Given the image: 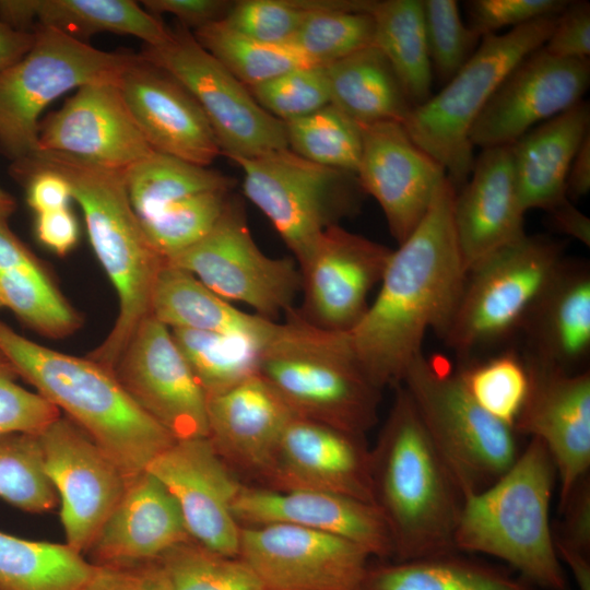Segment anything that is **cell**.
<instances>
[{
    "label": "cell",
    "instance_id": "52a82bcc",
    "mask_svg": "<svg viewBox=\"0 0 590 590\" xmlns=\"http://www.w3.org/2000/svg\"><path fill=\"white\" fill-rule=\"evenodd\" d=\"M557 15L538 19L503 34H488L462 68L435 95L411 109L403 126L446 170L456 190L474 165L471 129L505 76L542 47Z\"/></svg>",
    "mask_w": 590,
    "mask_h": 590
},
{
    "label": "cell",
    "instance_id": "5bb4252c",
    "mask_svg": "<svg viewBox=\"0 0 590 590\" xmlns=\"http://www.w3.org/2000/svg\"><path fill=\"white\" fill-rule=\"evenodd\" d=\"M238 557L263 590H358L370 555L333 534L268 523L241 527Z\"/></svg>",
    "mask_w": 590,
    "mask_h": 590
},
{
    "label": "cell",
    "instance_id": "d4e9b609",
    "mask_svg": "<svg viewBox=\"0 0 590 590\" xmlns=\"http://www.w3.org/2000/svg\"><path fill=\"white\" fill-rule=\"evenodd\" d=\"M233 512L240 527L294 524L349 540L370 557H393L392 541L378 508L353 497L324 492L274 491L243 483Z\"/></svg>",
    "mask_w": 590,
    "mask_h": 590
},
{
    "label": "cell",
    "instance_id": "c3c4849f",
    "mask_svg": "<svg viewBox=\"0 0 590 590\" xmlns=\"http://www.w3.org/2000/svg\"><path fill=\"white\" fill-rule=\"evenodd\" d=\"M247 87L256 102L282 122L307 116L330 104L324 66L297 68Z\"/></svg>",
    "mask_w": 590,
    "mask_h": 590
},
{
    "label": "cell",
    "instance_id": "f6af8a7d",
    "mask_svg": "<svg viewBox=\"0 0 590 590\" xmlns=\"http://www.w3.org/2000/svg\"><path fill=\"white\" fill-rule=\"evenodd\" d=\"M457 373L468 392L484 411L514 427L529 387L524 359L506 352L471 364Z\"/></svg>",
    "mask_w": 590,
    "mask_h": 590
},
{
    "label": "cell",
    "instance_id": "277c9868",
    "mask_svg": "<svg viewBox=\"0 0 590 590\" xmlns=\"http://www.w3.org/2000/svg\"><path fill=\"white\" fill-rule=\"evenodd\" d=\"M0 352L116 462L128 482L176 440L130 398L113 370L90 357L46 347L1 320Z\"/></svg>",
    "mask_w": 590,
    "mask_h": 590
},
{
    "label": "cell",
    "instance_id": "91938a15",
    "mask_svg": "<svg viewBox=\"0 0 590 590\" xmlns=\"http://www.w3.org/2000/svg\"><path fill=\"white\" fill-rule=\"evenodd\" d=\"M553 226L563 234L590 245V220L569 200L548 211Z\"/></svg>",
    "mask_w": 590,
    "mask_h": 590
},
{
    "label": "cell",
    "instance_id": "9c48e42d",
    "mask_svg": "<svg viewBox=\"0 0 590 590\" xmlns=\"http://www.w3.org/2000/svg\"><path fill=\"white\" fill-rule=\"evenodd\" d=\"M400 385L463 496L487 487L517 459V432L484 411L458 373L422 352Z\"/></svg>",
    "mask_w": 590,
    "mask_h": 590
},
{
    "label": "cell",
    "instance_id": "836d02e7",
    "mask_svg": "<svg viewBox=\"0 0 590 590\" xmlns=\"http://www.w3.org/2000/svg\"><path fill=\"white\" fill-rule=\"evenodd\" d=\"M369 13L374 46L393 69L412 108L422 105L433 95L423 0L373 1Z\"/></svg>",
    "mask_w": 590,
    "mask_h": 590
},
{
    "label": "cell",
    "instance_id": "7402d4cb",
    "mask_svg": "<svg viewBox=\"0 0 590 590\" xmlns=\"http://www.w3.org/2000/svg\"><path fill=\"white\" fill-rule=\"evenodd\" d=\"M529 387L514 425L517 434L540 440L559 481V503L589 475L590 374L524 359Z\"/></svg>",
    "mask_w": 590,
    "mask_h": 590
},
{
    "label": "cell",
    "instance_id": "7c38bea8",
    "mask_svg": "<svg viewBox=\"0 0 590 590\" xmlns=\"http://www.w3.org/2000/svg\"><path fill=\"white\" fill-rule=\"evenodd\" d=\"M165 263L189 272L222 298L243 303L271 320L294 308L300 292L296 260L267 256L258 247L244 208L233 196L210 232Z\"/></svg>",
    "mask_w": 590,
    "mask_h": 590
},
{
    "label": "cell",
    "instance_id": "ac0fdd59",
    "mask_svg": "<svg viewBox=\"0 0 590 590\" xmlns=\"http://www.w3.org/2000/svg\"><path fill=\"white\" fill-rule=\"evenodd\" d=\"M589 83V59L558 58L540 47L496 88L471 129L472 145L512 144L534 126L583 101Z\"/></svg>",
    "mask_w": 590,
    "mask_h": 590
},
{
    "label": "cell",
    "instance_id": "9f6ffc18",
    "mask_svg": "<svg viewBox=\"0 0 590 590\" xmlns=\"http://www.w3.org/2000/svg\"><path fill=\"white\" fill-rule=\"evenodd\" d=\"M12 175L24 182L27 204L36 214L69 208L72 199L70 185L57 172L34 168Z\"/></svg>",
    "mask_w": 590,
    "mask_h": 590
},
{
    "label": "cell",
    "instance_id": "f1b7e54d",
    "mask_svg": "<svg viewBox=\"0 0 590 590\" xmlns=\"http://www.w3.org/2000/svg\"><path fill=\"white\" fill-rule=\"evenodd\" d=\"M589 132L590 107L581 101L510 144L518 197L524 212L532 209L548 212L568 200V170Z\"/></svg>",
    "mask_w": 590,
    "mask_h": 590
},
{
    "label": "cell",
    "instance_id": "e7e4bbea",
    "mask_svg": "<svg viewBox=\"0 0 590 590\" xmlns=\"http://www.w3.org/2000/svg\"><path fill=\"white\" fill-rule=\"evenodd\" d=\"M15 209L16 202L13 196L0 187V222H7Z\"/></svg>",
    "mask_w": 590,
    "mask_h": 590
},
{
    "label": "cell",
    "instance_id": "7dc6e473",
    "mask_svg": "<svg viewBox=\"0 0 590 590\" xmlns=\"http://www.w3.org/2000/svg\"><path fill=\"white\" fill-rule=\"evenodd\" d=\"M432 69L447 83L476 50L481 36L461 19L455 0H423Z\"/></svg>",
    "mask_w": 590,
    "mask_h": 590
},
{
    "label": "cell",
    "instance_id": "3957f363",
    "mask_svg": "<svg viewBox=\"0 0 590 590\" xmlns=\"http://www.w3.org/2000/svg\"><path fill=\"white\" fill-rule=\"evenodd\" d=\"M45 168L70 185L93 250L118 297V315L107 338L87 357L113 370L139 323L150 314L165 259L155 249L128 198L125 172L37 151L10 172Z\"/></svg>",
    "mask_w": 590,
    "mask_h": 590
},
{
    "label": "cell",
    "instance_id": "9a60e30c",
    "mask_svg": "<svg viewBox=\"0 0 590 590\" xmlns=\"http://www.w3.org/2000/svg\"><path fill=\"white\" fill-rule=\"evenodd\" d=\"M113 371L130 398L176 440L208 437V397L170 329L152 314L139 323Z\"/></svg>",
    "mask_w": 590,
    "mask_h": 590
},
{
    "label": "cell",
    "instance_id": "4dcf8cb0",
    "mask_svg": "<svg viewBox=\"0 0 590 590\" xmlns=\"http://www.w3.org/2000/svg\"><path fill=\"white\" fill-rule=\"evenodd\" d=\"M151 311L168 328L238 337L260 347L278 326L274 320L240 310L189 272L166 263L155 283Z\"/></svg>",
    "mask_w": 590,
    "mask_h": 590
},
{
    "label": "cell",
    "instance_id": "db71d44e",
    "mask_svg": "<svg viewBox=\"0 0 590 590\" xmlns=\"http://www.w3.org/2000/svg\"><path fill=\"white\" fill-rule=\"evenodd\" d=\"M542 47L558 58L589 59L590 3L585 0L569 1L557 15L554 28Z\"/></svg>",
    "mask_w": 590,
    "mask_h": 590
},
{
    "label": "cell",
    "instance_id": "1f68e13d",
    "mask_svg": "<svg viewBox=\"0 0 590 590\" xmlns=\"http://www.w3.org/2000/svg\"><path fill=\"white\" fill-rule=\"evenodd\" d=\"M330 104L361 127L405 120L412 109L393 69L370 45L324 66Z\"/></svg>",
    "mask_w": 590,
    "mask_h": 590
},
{
    "label": "cell",
    "instance_id": "ffe728a7",
    "mask_svg": "<svg viewBox=\"0 0 590 590\" xmlns=\"http://www.w3.org/2000/svg\"><path fill=\"white\" fill-rule=\"evenodd\" d=\"M37 151L120 172L154 152L115 82L76 88L57 111L42 119Z\"/></svg>",
    "mask_w": 590,
    "mask_h": 590
},
{
    "label": "cell",
    "instance_id": "603a6c76",
    "mask_svg": "<svg viewBox=\"0 0 590 590\" xmlns=\"http://www.w3.org/2000/svg\"><path fill=\"white\" fill-rule=\"evenodd\" d=\"M260 486L332 493L374 504L370 448L365 436L294 416Z\"/></svg>",
    "mask_w": 590,
    "mask_h": 590
},
{
    "label": "cell",
    "instance_id": "8fae6325",
    "mask_svg": "<svg viewBox=\"0 0 590 590\" xmlns=\"http://www.w3.org/2000/svg\"><path fill=\"white\" fill-rule=\"evenodd\" d=\"M229 160L243 172L244 194L297 263L328 227L356 211L364 193L355 174L312 163L288 148Z\"/></svg>",
    "mask_w": 590,
    "mask_h": 590
},
{
    "label": "cell",
    "instance_id": "44dd1931",
    "mask_svg": "<svg viewBox=\"0 0 590 590\" xmlns=\"http://www.w3.org/2000/svg\"><path fill=\"white\" fill-rule=\"evenodd\" d=\"M362 132L356 177L364 193L378 202L399 245L422 221L447 174L402 122H376Z\"/></svg>",
    "mask_w": 590,
    "mask_h": 590
},
{
    "label": "cell",
    "instance_id": "681fc988",
    "mask_svg": "<svg viewBox=\"0 0 590 590\" xmlns=\"http://www.w3.org/2000/svg\"><path fill=\"white\" fill-rule=\"evenodd\" d=\"M320 0L234 1L223 22L234 31L269 44H291Z\"/></svg>",
    "mask_w": 590,
    "mask_h": 590
},
{
    "label": "cell",
    "instance_id": "4316f807",
    "mask_svg": "<svg viewBox=\"0 0 590 590\" xmlns=\"http://www.w3.org/2000/svg\"><path fill=\"white\" fill-rule=\"evenodd\" d=\"M512 168L511 146L482 149L456 190L453 222L465 270L527 236Z\"/></svg>",
    "mask_w": 590,
    "mask_h": 590
},
{
    "label": "cell",
    "instance_id": "e0dca14e",
    "mask_svg": "<svg viewBox=\"0 0 590 590\" xmlns=\"http://www.w3.org/2000/svg\"><path fill=\"white\" fill-rule=\"evenodd\" d=\"M391 251L339 224L328 227L297 263L304 298L296 309L320 328L350 331L364 316Z\"/></svg>",
    "mask_w": 590,
    "mask_h": 590
},
{
    "label": "cell",
    "instance_id": "8992f818",
    "mask_svg": "<svg viewBox=\"0 0 590 590\" xmlns=\"http://www.w3.org/2000/svg\"><path fill=\"white\" fill-rule=\"evenodd\" d=\"M258 374L295 416L365 436L380 391L363 370L347 332L320 328L294 307L261 347Z\"/></svg>",
    "mask_w": 590,
    "mask_h": 590
},
{
    "label": "cell",
    "instance_id": "60d3db41",
    "mask_svg": "<svg viewBox=\"0 0 590 590\" xmlns=\"http://www.w3.org/2000/svg\"><path fill=\"white\" fill-rule=\"evenodd\" d=\"M169 329L206 397L258 374L261 347L255 342L200 330Z\"/></svg>",
    "mask_w": 590,
    "mask_h": 590
},
{
    "label": "cell",
    "instance_id": "f907efd6",
    "mask_svg": "<svg viewBox=\"0 0 590 590\" xmlns=\"http://www.w3.org/2000/svg\"><path fill=\"white\" fill-rule=\"evenodd\" d=\"M562 523L554 534L560 562L568 565L579 590H590V479L580 480L559 503Z\"/></svg>",
    "mask_w": 590,
    "mask_h": 590
},
{
    "label": "cell",
    "instance_id": "6125c7cd",
    "mask_svg": "<svg viewBox=\"0 0 590 590\" xmlns=\"http://www.w3.org/2000/svg\"><path fill=\"white\" fill-rule=\"evenodd\" d=\"M33 42V31H15L0 21V71L21 59Z\"/></svg>",
    "mask_w": 590,
    "mask_h": 590
},
{
    "label": "cell",
    "instance_id": "83f0119b",
    "mask_svg": "<svg viewBox=\"0 0 590 590\" xmlns=\"http://www.w3.org/2000/svg\"><path fill=\"white\" fill-rule=\"evenodd\" d=\"M189 540L176 499L144 470L127 483L84 557L95 566L139 564Z\"/></svg>",
    "mask_w": 590,
    "mask_h": 590
},
{
    "label": "cell",
    "instance_id": "74e56055",
    "mask_svg": "<svg viewBox=\"0 0 590 590\" xmlns=\"http://www.w3.org/2000/svg\"><path fill=\"white\" fill-rule=\"evenodd\" d=\"M0 308L51 339L72 334L82 322L38 260L0 269Z\"/></svg>",
    "mask_w": 590,
    "mask_h": 590
},
{
    "label": "cell",
    "instance_id": "6f0895ef",
    "mask_svg": "<svg viewBox=\"0 0 590 590\" xmlns=\"http://www.w3.org/2000/svg\"><path fill=\"white\" fill-rule=\"evenodd\" d=\"M141 3L151 14H170L179 25L194 31L222 21L233 5L225 0H144Z\"/></svg>",
    "mask_w": 590,
    "mask_h": 590
},
{
    "label": "cell",
    "instance_id": "be15d7a7",
    "mask_svg": "<svg viewBox=\"0 0 590 590\" xmlns=\"http://www.w3.org/2000/svg\"><path fill=\"white\" fill-rule=\"evenodd\" d=\"M0 21L15 31L32 32L30 28L36 22L35 0H0Z\"/></svg>",
    "mask_w": 590,
    "mask_h": 590
},
{
    "label": "cell",
    "instance_id": "e575fe53",
    "mask_svg": "<svg viewBox=\"0 0 590 590\" xmlns=\"http://www.w3.org/2000/svg\"><path fill=\"white\" fill-rule=\"evenodd\" d=\"M35 14L36 25L78 39L114 33L137 37L144 46L154 47L165 44L172 35V28L131 0H35Z\"/></svg>",
    "mask_w": 590,
    "mask_h": 590
},
{
    "label": "cell",
    "instance_id": "30bf717a",
    "mask_svg": "<svg viewBox=\"0 0 590 590\" xmlns=\"http://www.w3.org/2000/svg\"><path fill=\"white\" fill-rule=\"evenodd\" d=\"M562 253L559 241L527 235L473 266L442 334L447 344L470 353L523 328L559 270Z\"/></svg>",
    "mask_w": 590,
    "mask_h": 590
},
{
    "label": "cell",
    "instance_id": "b9f144b4",
    "mask_svg": "<svg viewBox=\"0 0 590 590\" xmlns=\"http://www.w3.org/2000/svg\"><path fill=\"white\" fill-rule=\"evenodd\" d=\"M164 590H263L239 557L209 550L193 540L154 559Z\"/></svg>",
    "mask_w": 590,
    "mask_h": 590
},
{
    "label": "cell",
    "instance_id": "cb8c5ba5",
    "mask_svg": "<svg viewBox=\"0 0 590 590\" xmlns=\"http://www.w3.org/2000/svg\"><path fill=\"white\" fill-rule=\"evenodd\" d=\"M122 98L149 144L186 162L209 167L222 154L204 113L189 91L140 55L121 74Z\"/></svg>",
    "mask_w": 590,
    "mask_h": 590
},
{
    "label": "cell",
    "instance_id": "94428289",
    "mask_svg": "<svg viewBox=\"0 0 590 590\" xmlns=\"http://www.w3.org/2000/svg\"><path fill=\"white\" fill-rule=\"evenodd\" d=\"M590 190V132L585 137L570 164L567 181V199L577 200Z\"/></svg>",
    "mask_w": 590,
    "mask_h": 590
},
{
    "label": "cell",
    "instance_id": "f5cc1de1",
    "mask_svg": "<svg viewBox=\"0 0 590 590\" xmlns=\"http://www.w3.org/2000/svg\"><path fill=\"white\" fill-rule=\"evenodd\" d=\"M569 0H473L467 23L481 37L505 27H519L538 19L558 15Z\"/></svg>",
    "mask_w": 590,
    "mask_h": 590
},
{
    "label": "cell",
    "instance_id": "f546056e",
    "mask_svg": "<svg viewBox=\"0 0 590 590\" xmlns=\"http://www.w3.org/2000/svg\"><path fill=\"white\" fill-rule=\"evenodd\" d=\"M538 363L575 371L590 350V273L563 261L524 326Z\"/></svg>",
    "mask_w": 590,
    "mask_h": 590
},
{
    "label": "cell",
    "instance_id": "ee69618b",
    "mask_svg": "<svg viewBox=\"0 0 590 590\" xmlns=\"http://www.w3.org/2000/svg\"><path fill=\"white\" fill-rule=\"evenodd\" d=\"M0 498L31 514L57 506L59 498L45 472L38 435L0 434Z\"/></svg>",
    "mask_w": 590,
    "mask_h": 590
},
{
    "label": "cell",
    "instance_id": "d6986e66",
    "mask_svg": "<svg viewBox=\"0 0 590 590\" xmlns=\"http://www.w3.org/2000/svg\"><path fill=\"white\" fill-rule=\"evenodd\" d=\"M145 470L174 496L193 541L238 557L241 527L233 504L244 482L226 465L208 437L175 440Z\"/></svg>",
    "mask_w": 590,
    "mask_h": 590
},
{
    "label": "cell",
    "instance_id": "2e32d148",
    "mask_svg": "<svg viewBox=\"0 0 590 590\" xmlns=\"http://www.w3.org/2000/svg\"><path fill=\"white\" fill-rule=\"evenodd\" d=\"M45 472L60 502L66 543L84 556L127 487L116 462L73 421L38 434Z\"/></svg>",
    "mask_w": 590,
    "mask_h": 590
},
{
    "label": "cell",
    "instance_id": "ba28073f",
    "mask_svg": "<svg viewBox=\"0 0 590 590\" xmlns=\"http://www.w3.org/2000/svg\"><path fill=\"white\" fill-rule=\"evenodd\" d=\"M30 50L0 71V152L11 164L37 152L40 115L85 84L118 83L138 55L110 52L52 27L36 25Z\"/></svg>",
    "mask_w": 590,
    "mask_h": 590
},
{
    "label": "cell",
    "instance_id": "680465c9",
    "mask_svg": "<svg viewBox=\"0 0 590 590\" xmlns=\"http://www.w3.org/2000/svg\"><path fill=\"white\" fill-rule=\"evenodd\" d=\"M38 240L59 256L71 251L79 239V225L69 208L36 214Z\"/></svg>",
    "mask_w": 590,
    "mask_h": 590
},
{
    "label": "cell",
    "instance_id": "ab89813d",
    "mask_svg": "<svg viewBox=\"0 0 590 590\" xmlns=\"http://www.w3.org/2000/svg\"><path fill=\"white\" fill-rule=\"evenodd\" d=\"M198 43L246 86L269 81L291 70L320 66L293 44H269L247 37L223 20L192 32Z\"/></svg>",
    "mask_w": 590,
    "mask_h": 590
},
{
    "label": "cell",
    "instance_id": "8d00e7d4",
    "mask_svg": "<svg viewBox=\"0 0 590 590\" xmlns=\"http://www.w3.org/2000/svg\"><path fill=\"white\" fill-rule=\"evenodd\" d=\"M129 201L141 222L190 197L232 190L233 178L154 151L125 172Z\"/></svg>",
    "mask_w": 590,
    "mask_h": 590
},
{
    "label": "cell",
    "instance_id": "5b68a950",
    "mask_svg": "<svg viewBox=\"0 0 590 590\" xmlns=\"http://www.w3.org/2000/svg\"><path fill=\"white\" fill-rule=\"evenodd\" d=\"M556 469L536 438L487 487L464 495L455 534L458 552L506 562L531 586L567 590L550 510Z\"/></svg>",
    "mask_w": 590,
    "mask_h": 590
},
{
    "label": "cell",
    "instance_id": "d590c367",
    "mask_svg": "<svg viewBox=\"0 0 590 590\" xmlns=\"http://www.w3.org/2000/svg\"><path fill=\"white\" fill-rule=\"evenodd\" d=\"M94 568L67 543L0 531V590H81Z\"/></svg>",
    "mask_w": 590,
    "mask_h": 590
},
{
    "label": "cell",
    "instance_id": "6da1fadb",
    "mask_svg": "<svg viewBox=\"0 0 590 590\" xmlns=\"http://www.w3.org/2000/svg\"><path fill=\"white\" fill-rule=\"evenodd\" d=\"M456 188L446 177L418 225L392 250L379 291L347 331L355 355L379 389L398 386L428 330L444 334L467 270L453 222Z\"/></svg>",
    "mask_w": 590,
    "mask_h": 590
},
{
    "label": "cell",
    "instance_id": "4fadbf2b",
    "mask_svg": "<svg viewBox=\"0 0 590 590\" xmlns=\"http://www.w3.org/2000/svg\"><path fill=\"white\" fill-rule=\"evenodd\" d=\"M140 56L165 70L194 97L222 154L251 157L287 148L284 123L267 113L248 87L208 52L192 32L177 25L160 46Z\"/></svg>",
    "mask_w": 590,
    "mask_h": 590
},
{
    "label": "cell",
    "instance_id": "bcb514c9",
    "mask_svg": "<svg viewBox=\"0 0 590 590\" xmlns=\"http://www.w3.org/2000/svg\"><path fill=\"white\" fill-rule=\"evenodd\" d=\"M229 191L213 190L190 197L141 224L155 249L166 260L210 232L226 206Z\"/></svg>",
    "mask_w": 590,
    "mask_h": 590
},
{
    "label": "cell",
    "instance_id": "816d5d0a",
    "mask_svg": "<svg viewBox=\"0 0 590 590\" xmlns=\"http://www.w3.org/2000/svg\"><path fill=\"white\" fill-rule=\"evenodd\" d=\"M19 375L0 352V434H40L61 416L52 403L16 382Z\"/></svg>",
    "mask_w": 590,
    "mask_h": 590
},
{
    "label": "cell",
    "instance_id": "11a10c76",
    "mask_svg": "<svg viewBox=\"0 0 590 590\" xmlns=\"http://www.w3.org/2000/svg\"><path fill=\"white\" fill-rule=\"evenodd\" d=\"M95 566V565H94ZM81 590H164L154 559L131 565L95 566Z\"/></svg>",
    "mask_w": 590,
    "mask_h": 590
},
{
    "label": "cell",
    "instance_id": "7bdbcfd3",
    "mask_svg": "<svg viewBox=\"0 0 590 590\" xmlns=\"http://www.w3.org/2000/svg\"><path fill=\"white\" fill-rule=\"evenodd\" d=\"M283 123L291 151L312 163L356 175L363 146L362 127L335 106L329 104Z\"/></svg>",
    "mask_w": 590,
    "mask_h": 590
},
{
    "label": "cell",
    "instance_id": "7a4b0ae2",
    "mask_svg": "<svg viewBox=\"0 0 590 590\" xmlns=\"http://www.w3.org/2000/svg\"><path fill=\"white\" fill-rule=\"evenodd\" d=\"M396 397L370 448L374 505L388 528L394 560L457 553L463 493L429 438L405 389Z\"/></svg>",
    "mask_w": 590,
    "mask_h": 590
},
{
    "label": "cell",
    "instance_id": "f35d334b",
    "mask_svg": "<svg viewBox=\"0 0 590 590\" xmlns=\"http://www.w3.org/2000/svg\"><path fill=\"white\" fill-rule=\"evenodd\" d=\"M370 4V0H320L291 44L320 66L374 45Z\"/></svg>",
    "mask_w": 590,
    "mask_h": 590
},
{
    "label": "cell",
    "instance_id": "d6a6232c",
    "mask_svg": "<svg viewBox=\"0 0 590 590\" xmlns=\"http://www.w3.org/2000/svg\"><path fill=\"white\" fill-rule=\"evenodd\" d=\"M358 590H534L487 564L450 553L368 565Z\"/></svg>",
    "mask_w": 590,
    "mask_h": 590
},
{
    "label": "cell",
    "instance_id": "484cf974",
    "mask_svg": "<svg viewBox=\"0 0 590 590\" xmlns=\"http://www.w3.org/2000/svg\"><path fill=\"white\" fill-rule=\"evenodd\" d=\"M206 413L208 438L217 455L239 479L260 486L293 412L256 374L208 397Z\"/></svg>",
    "mask_w": 590,
    "mask_h": 590
}]
</instances>
